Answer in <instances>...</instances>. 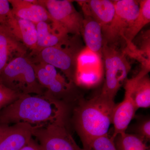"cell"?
I'll list each match as a JSON object with an SVG mask.
<instances>
[{
  "instance_id": "1",
  "label": "cell",
  "mask_w": 150,
  "mask_h": 150,
  "mask_svg": "<svg viewBox=\"0 0 150 150\" xmlns=\"http://www.w3.org/2000/svg\"><path fill=\"white\" fill-rule=\"evenodd\" d=\"M65 103L45 92L43 95H23L0 110V125L24 123L41 126L64 121Z\"/></svg>"
},
{
  "instance_id": "2",
  "label": "cell",
  "mask_w": 150,
  "mask_h": 150,
  "mask_svg": "<svg viewBox=\"0 0 150 150\" xmlns=\"http://www.w3.org/2000/svg\"><path fill=\"white\" fill-rule=\"evenodd\" d=\"M115 104L98 94L93 98L80 99L75 108L73 123L85 150H91L92 143L107 135Z\"/></svg>"
},
{
  "instance_id": "3",
  "label": "cell",
  "mask_w": 150,
  "mask_h": 150,
  "mask_svg": "<svg viewBox=\"0 0 150 150\" xmlns=\"http://www.w3.org/2000/svg\"><path fill=\"white\" fill-rule=\"evenodd\" d=\"M0 81L19 96L43 95L46 91L38 81L33 64L25 56L11 61L0 74Z\"/></svg>"
},
{
  "instance_id": "4",
  "label": "cell",
  "mask_w": 150,
  "mask_h": 150,
  "mask_svg": "<svg viewBox=\"0 0 150 150\" xmlns=\"http://www.w3.org/2000/svg\"><path fill=\"white\" fill-rule=\"evenodd\" d=\"M101 55L105 71V80L101 96L114 100L115 96L127 79L131 66L123 48L119 46L103 43Z\"/></svg>"
},
{
  "instance_id": "5",
  "label": "cell",
  "mask_w": 150,
  "mask_h": 150,
  "mask_svg": "<svg viewBox=\"0 0 150 150\" xmlns=\"http://www.w3.org/2000/svg\"><path fill=\"white\" fill-rule=\"evenodd\" d=\"M51 18V25L57 32L64 35H81L83 17L75 8L72 1L39 0Z\"/></svg>"
},
{
  "instance_id": "6",
  "label": "cell",
  "mask_w": 150,
  "mask_h": 150,
  "mask_svg": "<svg viewBox=\"0 0 150 150\" xmlns=\"http://www.w3.org/2000/svg\"><path fill=\"white\" fill-rule=\"evenodd\" d=\"M79 36L74 35L72 41L68 45L44 48L33 54L35 62L45 63L59 69L67 80L74 83L77 57L84 47Z\"/></svg>"
},
{
  "instance_id": "7",
  "label": "cell",
  "mask_w": 150,
  "mask_h": 150,
  "mask_svg": "<svg viewBox=\"0 0 150 150\" xmlns=\"http://www.w3.org/2000/svg\"><path fill=\"white\" fill-rule=\"evenodd\" d=\"M115 13L110 24L102 27L103 43L124 48V35L137 18L139 11V1H113Z\"/></svg>"
},
{
  "instance_id": "8",
  "label": "cell",
  "mask_w": 150,
  "mask_h": 150,
  "mask_svg": "<svg viewBox=\"0 0 150 150\" xmlns=\"http://www.w3.org/2000/svg\"><path fill=\"white\" fill-rule=\"evenodd\" d=\"M33 64L38 81L46 89L47 93L63 103L64 100L77 99L78 95L75 83L67 81L58 73L56 68L45 63Z\"/></svg>"
},
{
  "instance_id": "9",
  "label": "cell",
  "mask_w": 150,
  "mask_h": 150,
  "mask_svg": "<svg viewBox=\"0 0 150 150\" xmlns=\"http://www.w3.org/2000/svg\"><path fill=\"white\" fill-rule=\"evenodd\" d=\"M33 136L38 142L40 150H85L77 144L65 121L34 126Z\"/></svg>"
},
{
  "instance_id": "10",
  "label": "cell",
  "mask_w": 150,
  "mask_h": 150,
  "mask_svg": "<svg viewBox=\"0 0 150 150\" xmlns=\"http://www.w3.org/2000/svg\"><path fill=\"white\" fill-rule=\"evenodd\" d=\"M103 72L101 54L84 47L77 57L75 84L85 87L96 86L101 81Z\"/></svg>"
},
{
  "instance_id": "11",
  "label": "cell",
  "mask_w": 150,
  "mask_h": 150,
  "mask_svg": "<svg viewBox=\"0 0 150 150\" xmlns=\"http://www.w3.org/2000/svg\"><path fill=\"white\" fill-rule=\"evenodd\" d=\"M124 88V99L119 104H115L113 110L112 123L114 126V132L111 137L112 140L118 134L126 132L129 124L135 116L136 111L138 110L131 96V79L126 80Z\"/></svg>"
},
{
  "instance_id": "12",
  "label": "cell",
  "mask_w": 150,
  "mask_h": 150,
  "mask_svg": "<svg viewBox=\"0 0 150 150\" xmlns=\"http://www.w3.org/2000/svg\"><path fill=\"white\" fill-rule=\"evenodd\" d=\"M34 126L20 123L8 126L0 139V150H21L32 139Z\"/></svg>"
},
{
  "instance_id": "13",
  "label": "cell",
  "mask_w": 150,
  "mask_h": 150,
  "mask_svg": "<svg viewBox=\"0 0 150 150\" xmlns=\"http://www.w3.org/2000/svg\"><path fill=\"white\" fill-rule=\"evenodd\" d=\"M5 25L12 35L26 48L35 51L37 43V30L35 23L16 17L12 13L9 16Z\"/></svg>"
},
{
  "instance_id": "14",
  "label": "cell",
  "mask_w": 150,
  "mask_h": 150,
  "mask_svg": "<svg viewBox=\"0 0 150 150\" xmlns=\"http://www.w3.org/2000/svg\"><path fill=\"white\" fill-rule=\"evenodd\" d=\"M11 5L12 13L16 17L36 24L40 22H51L46 9L37 0H8Z\"/></svg>"
},
{
  "instance_id": "15",
  "label": "cell",
  "mask_w": 150,
  "mask_h": 150,
  "mask_svg": "<svg viewBox=\"0 0 150 150\" xmlns=\"http://www.w3.org/2000/svg\"><path fill=\"white\" fill-rule=\"evenodd\" d=\"M27 48L18 41L4 25H0V74L12 60L25 56Z\"/></svg>"
},
{
  "instance_id": "16",
  "label": "cell",
  "mask_w": 150,
  "mask_h": 150,
  "mask_svg": "<svg viewBox=\"0 0 150 150\" xmlns=\"http://www.w3.org/2000/svg\"><path fill=\"white\" fill-rule=\"evenodd\" d=\"M76 1L81 7L83 16L91 17L100 23L102 27L110 24L115 15L113 1L87 0Z\"/></svg>"
},
{
  "instance_id": "17",
  "label": "cell",
  "mask_w": 150,
  "mask_h": 150,
  "mask_svg": "<svg viewBox=\"0 0 150 150\" xmlns=\"http://www.w3.org/2000/svg\"><path fill=\"white\" fill-rule=\"evenodd\" d=\"M37 30V43L35 51L31 54H36L44 48L68 45L74 37L64 35L53 29L49 23L40 22L35 24Z\"/></svg>"
},
{
  "instance_id": "18",
  "label": "cell",
  "mask_w": 150,
  "mask_h": 150,
  "mask_svg": "<svg viewBox=\"0 0 150 150\" xmlns=\"http://www.w3.org/2000/svg\"><path fill=\"white\" fill-rule=\"evenodd\" d=\"M139 11L137 18L126 30L123 38L125 52L133 51L135 48L133 41L139 32L150 22V1H139Z\"/></svg>"
},
{
  "instance_id": "19",
  "label": "cell",
  "mask_w": 150,
  "mask_h": 150,
  "mask_svg": "<svg viewBox=\"0 0 150 150\" xmlns=\"http://www.w3.org/2000/svg\"><path fill=\"white\" fill-rule=\"evenodd\" d=\"M83 17L81 35L83 36L86 47L93 52L101 54L103 44L102 25L91 17Z\"/></svg>"
},
{
  "instance_id": "20",
  "label": "cell",
  "mask_w": 150,
  "mask_h": 150,
  "mask_svg": "<svg viewBox=\"0 0 150 150\" xmlns=\"http://www.w3.org/2000/svg\"><path fill=\"white\" fill-rule=\"evenodd\" d=\"M132 96L137 109L150 107V79L148 74L143 71L131 79Z\"/></svg>"
},
{
  "instance_id": "21",
  "label": "cell",
  "mask_w": 150,
  "mask_h": 150,
  "mask_svg": "<svg viewBox=\"0 0 150 150\" xmlns=\"http://www.w3.org/2000/svg\"><path fill=\"white\" fill-rule=\"evenodd\" d=\"M113 140L117 150H150L146 141L137 134L121 133Z\"/></svg>"
},
{
  "instance_id": "22",
  "label": "cell",
  "mask_w": 150,
  "mask_h": 150,
  "mask_svg": "<svg viewBox=\"0 0 150 150\" xmlns=\"http://www.w3.org/2000/svg\"><path fill=\"white\" fill-rule=\"evenodd\" d=\"M132 132L143 137L146 142L150 139V119L149 117L142 118L133 126Z\"/></svg>"
},
{
  "instance_id": "23",
  "label": "cell",
  "mask_w": 150,
  "mask_h": 150,
  "mask_svg": "<svg viewBox=\"0 0 150 150\" xmlns=\"http://www.w3.org/2000/svg\"><path fill=\"white\" fill-rule=\"evenodd\" d=\"M91 150H117L113 140L105 135L97 138L92 143Z\"/></svg>"
},
{
  "instance_id": "24",
  "label": "cell",
  "mask_w": 150,
  "mask_h": 150,
  "mask_svg": "<svg viewBox=\"0 0 150 150\" xmlns=\"http://www.w3.org/2000/svg\"><path fill=\"white\" fill-rule=\"evenodd\" d=\"M19 96L3 85H0V110L13 102Z\"/></svg>"
},
{
  "instance_id": "25",
  "label": "cell",
  "mask_w": 150,
  "mask_h": 150,
  "mask_svg": "<svg viewBox=\"0 0 150 150\" xmlns=\"http://www.w3.org/2000/svg\"><path fill=\"white\" fill-rule=\"evenodd\" d=\"M139 47L136 48L141 54L148 60H150V30L146 31L140 38Z\"/></svg>"
},
{
  "instance_id": "26",
  "label": "cell",
  "mask_w": 150,
  "mask_h": 150,
  "mask_svg": "<svg viewBox=\"0 0 150 150\" xmlns=\"http://www.w3.org/2000/svg\"><path fill=\"white\" fill-rule=\"evenodd\" d=\"M9 2L7 0H0V25H4L11 14Z\"/></svg>"
},
{
  "instance_id": "27",
  "label": "cell",
  "mask_w": 150,
  "mask_h": 150,
  "mask_svg": "<svg viewBox=\"0 0 150 150\" xmlns=\"http://www.w3.org/2000/svg\"><path fill=\"white\" fill-rule=\"evenodd\" d=\"M21 150H40V147L33 139Z\"/></svg>"
},
{
  "instance_id": "28",
  "label": "cell",
  "mask_w": 150,
  "mask_h": 150,
  "mask_svg": "<svg viewBox=\"0 0 150 150\" xmlns=\"http://www.w3.org/2000/svg\"><path fill=\"white\" fill-rule=\"evenodd\" d=\"M7 125H0V139L2 136L3 133L4 132L5 130L7 127Z\"/></svg>"
}]
</instances>
